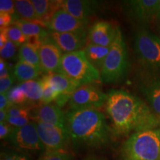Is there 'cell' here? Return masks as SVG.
Wrapping results in <instances>:
<instances>
[{"instance_id": "16", "label": "cell", "mask_w": 160, "mask_h": 160, "mask_svg": "<svg viewBox=\"0 0 160 160\" xmlns=\"http://www.w3.org/2000/svg\"><path fill=\"white\" fill-rule=\"evenodd\" d=\"M88 32L57 33L49 31V37L64 53L81 51L86 44Z\"/></svg>"}, {"instance_id": "31", "label": "cell", "mask_w": 160, "mask_h": 160, "mask_svg": "<svg viewBox=\"0 0 160 160\" xmlns=\"http://www.w3.org/2000/svg\"><path fill=\"white\" fill-rule=\"evenodd\" d=\"M0 13H7L11 16H16L14 1L1 0L0 1Z\"/></svg>"}, {"instance_id": "40", "label": "cell", "mask_w": 160, "mask_h": 160, "mask_svg": "<svg viewBox=\"0 0 160 160\" xmlns=\"http://www.w3.org/2000/svg\"><path fill=\"white\" fill-rule=\"evenodd\" d=\"M85 160H99V159H96V158H93V157H90V158H88V159H86Z\"/></svg>"}, {"instance_id": "1", "label": "cell", "mask_w": 160, "mask_h": 160, "mask_svg": "<svg viewBox=\"0 0 160 160\" xmlns=\"http://www.w3.org/2000/svg\"><path fill=\"white\" fill-rule=\"evenodd\" d=\"M107 96L105 109L115 135L160 127V117L137 96L123 89H112Z\"/></svg>"}, {"instance_id": "8", "label": "cell", "mask_w": 160, "mask_h": 160, "mask_svg": "<svg viewBox=\"0 0 160 160\" xmlns=\"http://www.w3.org/2000/svg\"><path fill=\"white\" fill-rule=\"evenodd\" d=\"M108 96L99 88L82 85L73 93L69 101L70 109H98L106 104Z\"/></svg>"}, {"instance_id": "13", "label": "cell", "mask_w": 160, "mask_h": 160, "mask_svg": "<svg viewBox=\"0 0 160 160\" xmlns=\"http://www.w3.org/2000/svg\"><path fill=\"white\" fill-rule=\"evenodd\" d=\"M30 119L35 122L51 124L61 127L66 126V113L57 105L41 104L30 109Z\"/></svg>"}, {"instance_id": "4", "label": "cell", "mask_w": 160, "mask_h": 160, "mask_svg": "<svg viewBox=\"0 0 160 160\" xmlns=\"http://www.w3.org/2000/svg\"><path fill=\"white\" fill-rule=\"evenodd\" d=\"M127 47L119 28L111 46V51L100 70L101 81L105 83H117L125 79L129 70Z\"/></svg>"}, {"instance_id": "14", "label": "cell", "mask_w": 160, "mask_h": 160, "mask_svg": "<svg viewBox=\"0 0 160 160\" xmlns=\"http://www.w3.org/2000/svg\"><path fill=\"white\" fill-rule=\"evenodd\" d=\"M62 51L48 36L42 40L39 48L40 65L46 73L57 72L61 61Z\"/></svg>"}, {"instance_id": "39", "label": "cell", "mask_w": 160, "mask_h": 160, "mask_svg": "<svg viewBox=\"0 0 160 160\" xmlns=\"http://www.w3.org/2000/svg\"><path fill=\"white\" fill-rule=\"evenodd\" d=\"M157 17L159 18L160 19V1H159V8H158V12H157Z\"/></svg>"}, {"instance_id": "17", "label": "cell", "mask_w": 160, "mask_h": 160, "mask_svg": "<svg viewBox=\"0 0 160 160\" xmlns=\"http://www.w3.org/2000/svg\"><path fill=\"white\" fill-rule=\"evenodd\" d=\"M117 28L108 22H97L89 29L88 39L95 45L111 47L116 38Z\"/></svg>"}, {"instance_id": "22", "label": "cell", "mask_w": 160, "mask_h": 160, "mask_svg": "<svg viewBox=\"0 0 160 160\" xmlns=\"http://www.w3.org/2000/svg\"><path fill=\"white\" fill-rule=\"evenodd\" d=\"M18 26L28 39H38L42 40L49 36V31H45L42 26L33 22L24 19H17L13 22Z\"/></svg>"}, {"instance_id": "11", "label": "cell", "mask_w": 160, "mask_h": 160, "mask_svg": "<svg viewBox=\"0 0 160 160\" xmlns=\"http://www.w3.org/2000/svg\"><path fill=\"white\" fill-rule=\"evenodd\" d=\"M157 73L151 71L146 72L139 79L138 87L151 109L160 117V76Z\"/></svg>"}, {"instance_id": "6", "label": "cell", "mask_w": 160, "mask_h": 160, "mask_svg": "<svg viewBox=\"0 0 160 160\" xmlns=\"http://www.w3.org/2000/svg\"><path fill=\"white\" fill-rule=\"evenodd\" d=\"M135 51L146 69L160 71V37L148 30L140 29L136 34Z\"/></svg>"}, {"instance_id": "33", "label": "cell", "mask_w": 160, "mask_h": 160, "mask_svg": "<svg viewBox=\"0 0 160 160\" xmlns=\"http://www.w3.org/2000/svg\"><path fill=\"white\" fill-rule=\"evenodd\" d=\"M30 118L25 117H8L7 122L13 128H22L30 122Z\"/></svg>"}, {"instance_id": "21", "label": "cell", "mask_w": 160, "mask_h": 160, "mask_svg": "<svg viewBox=\"0 0 160 160\" xmlns=\"http://www.w3.org/2000/svg\"><path fill=\"white\" fill-rule=\"evenodd\" d=\"M16 17L17 19H24L39 24L42 27H45V23L40 20L36 13L31 1L29 0H17L14 1Z\"/></svg>"}, {"instance_id": "24", "label": "cell", "mask_w": 160, "mask_h": 160, "mask_svg": "<svg viewBox=\"0 0 160 160\" xmlns=\"http://www.w3.org/2000/svg\"><path fill=\"white\" fill-rule=\"evenodd\" d=\"M22 89L27 97L28 102L40 101L42 97L43 88L41 79L31 80L25 82L20 83Z\"/></svg>"}, {"instance_id": "18", "label": "cell", "mask_w": 160, "mask_h": 160, "mask_svg": "<svg viewBox=\"0 0 160 160\" xmlns=\"http://www.w3.org/2000/svg\"><path fill=\"white\" fill-rule=\"evenodd\" d=\"M98 3L97 1L64 0L60 2V8L77 19L88 20V17L97 11Z\"/></svg>"}, {"instance_id": "32", "label": "cell", "mask_w": 160, "mask_h": 160, "mask_svg": "<svg viewBox=\"0 0 160 160\" xmlns=\"http://www.w3.org/2000/svg\"><path fill=\"white\" fill-rule=\"evenodd\" d=\"M16 78L13 74H11L8 77L0 79V93H8L12 88V85L14 83Z\"/></svg>"}, {"instance_id": "38", "label": "cell", "mask_w": 160, "mask_h": 160, "mask_svg": "<svg viewBox=\"0 0 160 160\" xmlns=\"http://www.w3.org/2000/svg\"><path fill=\"white\" fill-rule=\"evenodd\" d=\"M8 115L7 111H4V110H0V122H7Z\"/></svg>"}, {"instance_id": "36", "label": "cell", "mask_w": 160, "mask_h": 160, "mask_svg": "<svg viewBox=\"0 0 160 160\" xmlns=\"http://www.w3.org/2000/svg\"><path fill=\"white\" fill-rule=\"evenodd\" d=\"M11 106H12V105L8 98L7 93H1L0 94V110L7 111Z\"/></svg>"}, {"instance_id": "23", "label": "cell", "mask_w": 160, "mask_h": 160, "mask_svg": "<svg viewBox=\"0 0 160 160\" xmlns=\"http://www.w3.org/2000/svg\"><path fill=\"white\" fill-rule=\"evenodd\" d=\"M42 73L43 72L40 68L20 61L16 64L13 71L16 79L21 83L34 80Z\"/></svg>"}, {"instance_id": "30", "label": "cell", "mask_w": 160, "mask_h": 160, "mask_svg": "<svg viewBox=\"0 0 160 160\" xmlns=\"http://www.w3.org/2000/svg\"><path fill=\"white\" fill-rule=\"evenodd\" d=\"M1 160H30V158L20 152L5 151L2 153Z\"/></svg>"}, {"instance_id": "28", "label": "cell", "mask_w": 160, "mask_h": 160, "mask_svg": "<svg viewBox=\"0 0 160 160\" xmlns=\"http://www.w3.org/2000/svg\"><path fill=\"white\" fill-rule=\"evenodd\" d=\"M40 160H73L71 154L64 151H45Z\"/></svg>"}, {"instance_id": "5", "label": "cell", "mask_w": 160, "mask_h": 160, "mask_svg": "<svg viewBox=\"0 0 160 160\" xmlns=\"http://www.w3.org/2000/svg\"><path fill=\"white\" fill-rule=\"evenodd\" d=\"M56 73L65 75L81 85L101 80L100 71L91 65L83 50L63 53Z\"/></svg>"}, {"instance_id": "15", "label": "cell", "mask_w": 160, "mask_h": 160, "mask_svg": "<svg viewBox=\"0 0 160 160\" xmlns=\"http://www.w3.org/2000/svg\"><path fill=\"white\" fill-rule=\"evenodd\" d=\"M43 77L52 87L59 92V96L55 102L59 108L69 102L73 93L82 86L69 77L56 72L46 73Z\"/></svg>"}, {"instance_id": "2", "label": "cell", "mask_w": 160, "mask_h": 160, "mask_svg": "<svg viewBox=\"0 0 160 160\" xmlns=\"http://www.w3.org/2000/svg\"><path fill=\"white\" fill-rule=\"evenodd\" d=\"M66 126L73 144L86 148L103 147L109 142L111 129L97 109H70Z\"/></svg>"}, {"instance_id": "26", "label": "cell", "mask_w": 160, "mask_h": 160, "mask_svg": "<svg viewBox=\"0 0 160 160\" xmlns=\"http://www.w3.org/2000/svg\"><path fill=\"white\" fill-rule=\"evenodd\" d=\"M40 79L42 84L43 88L42 97L40 100V102L41 104H51L52 102H56L59 96V92L50 85L48 82L45 79V77H42Z\"/></svg>"}, {"instance_id": "27", "label": "cell", "mask_w": 160, "mask_h": 160, "mask_svg": "<svg viewBox=\"0 0 160 160\" xmlns=\"http://www.w3.org/2000/svg\"><path fill=\"white\" fill-rule=\"evenodd\" d=\"M5 30L8 39L16 44L18 47L27 42L28 40V39L24 35L21 29L17 25H11L8 28H6Z\"/></svg>"}, {"instance_id": "7", "label": "cell", "mask_w": 160, "mask_h": 160, "mask_svg": "<svg viewBox=\"0 0 160 160\" xmlns=\"http://www.w3.org/2000/svg\"><path fill=\"white\" fill-rule=\"evenodd\" d=\"M6 140L19 151H45L40 140L35 122H30L28 125L22 128H13Z\"/></svg>"}, {"instance_id": "34", "label": "cell", "mask_w": 160, "mask_h": 160, "mask_svg": "<svg viewBox=\"0 0 160 160\" xmlns=\"http://www.w3.org/2000/svg\"><path fill=\"white\" fill-rule=\"evenodd\" d=\"M13 127L7 122H0V138L1 139H7L13 131Z\"/></svg>"}, {"instance_id": "37", "label": "cell", "mask_w": 160, "mask_h": 160, "mask_svg": "<svg viewBox=\"0 0 160 160\" xmlns=\"http://www.w3.org/2000/svg\"><path fill=\"white\" fill-rule=\"evenodd\" d=\"M8 38L7 33H6L5 28L1 29V33H0V48H2L6 45V43L8 42Z\"/></svg>"}, {"instance_id": "29", "label": "cell", "mask_w": 160, "mask_h": 160, "mask_svg": "<svg viewBox=\"0 0 160 160\" xmlns=\"http://www.w3.org/2000/svg\"><path fill=\"white\" fill-rule=\"evenodd\" d=\"M18 46L13 42L8 40L6 45L1 49V58L4 59H10L14 57L17 51Z\"/></svg>"}, {"instance_id": "20", "label": "cell", "mask_w": 160, "mask_h": 160, "mask_svg": "<svg viewBox=\"0 0 160 160\" xmlns=\"http://www.w3.org/2000/svg\"><path fill=\"white\" fill-rule=\"evenodd\" d=\"M83 51L91 65L100 71L104 62L111 51V47H104L89 42Z\"/></svg>"}, {"instance_id": "35", "label": "cell", "mask_w": 160, "mask_h": 160, "mask_svg": "<svg viewBox=\"0 0 160 160\" xmlns=\"http://www.w3.org/2000/svg\"><path fill=\"white\" fill-rule=\"evenodd\" d=\"M13 16L7 13H0V28H6L13 23Z\"/></svg>"}, {"instance_id": "10", "label": "cell", "mask_w": 160, "mask_h": 160, "mask_svg": "<svg viewBox=\"0 0 160 160\" xmlns=\"http://www.w3.org/2000/svg\"><path fill=\"white\" fill-rule=\"evenodd\" d=\"M88 23V20L77 19L60 8L45 23V28H48L50 31L57 33L85 32L87 31Z\"/></svg>"}, {"instance_id": "12", "label": "cell", "mask_w": 160, "mask_h": 160, "mask_svg": "<svg viewBox=\"0 0 160 160\" xmlns=\"http://www.w3.org/2000/svg\"><path fill=\"white\" fill-rule=\"evenodd\" d=\"M160 0H131L125 2L129 17L139 23L147 24L157 16Z\"/></svg>"}, {"instance_id": "9", "label": "cell", "mask_w": 160, "mask_h": 160, "mask_svg": "<svg viewBox=\"0 0 160 160\" xmlns=\"http://www.w3.org/2000/svg\"><path fill=\"white\" fill-rule=\"evenodd\" d=\"M40 140L45 151H63L71 139L67 127L36 122Z\"/></svg>"}, {"instance_id": "25", "label": "cell", "mask_w": 160, "mask_h": 160, "mask_svg": "<svg viewBox=\"0 0 160 160\" xmlns=\"http://www.w3.org/2000/svg\"><path fill=\"white\" fill-rule=\"evenodd\" d=\"M7 96L12 105L25 106V104L28 102V100L22 89L20 84L13 86L8 92Z\"/></svg>"}, {"instance_id": "41", "label": "cell", "mask_w": 160, "mask_h": 160, "mask_svg": "<svg viewBox=\"0 0 160 160\" xmlns=\"http://www.w3.org/2000/svg\"><path fill=\"white\" fill-rule=\"evenodd\" d=\"M39 160H40V159H39Z\"/></svg>"}, {"instance_id": "3", "label": "cell", "mask_w": 160, "mask_h": 160, "mask_svg": "<svg viewBox=\"0 0 160 160\" xmlns=\"http://www.w3.org/2000/svg\"><path fill=\"white\" fill-rule=\"evenodd\" d=\"M122 160H160V127L133 133L123 144Z\"/></svg>"}, {"instance_id": "19", "label": "cell", "mask_w": 160, "mask_h": 160, "mask_svg": "<svg viewBox=\"0 0 160 160\" xmlns=\"http://www.w3.org/2000/svg\"><path fill=\"white\" fill-rule=\"evenodd\" d=\"M41 42L42 40L38 39H29L27 42L20 46L18 53L19 61L41 69L39 56V48Z\"/></svg>"}]
</instances>
